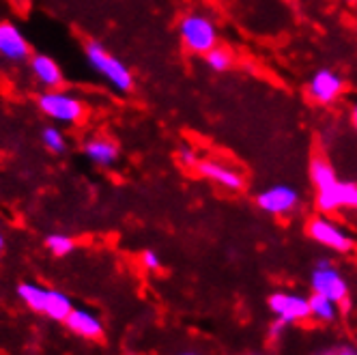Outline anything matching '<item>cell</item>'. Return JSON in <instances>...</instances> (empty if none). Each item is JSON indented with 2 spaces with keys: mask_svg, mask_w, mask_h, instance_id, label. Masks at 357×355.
Segmentation results:
<instances>
[{
  "mask_svg": "<svg viewBox=\"0 0 357 355\" xmlns=\"http://www.w3.org/2000/svg\"><path fill=\"white\" fill-rule=\"evenodd\" d=\"M84 56H86V63L91 65V69L97 75H101L114 91L130 93L134 89V73L121 59H116L104 43L89 41L84 47Z\"/></svg>",
  "mask_w": 357,
  "mask_h": 355,
  "instance_id": "obj_1",
  "label": "cell"
},
{
  "mask_svg": "<svg viewBox=\"0 0 357 355\" xmlns=\"http://www.w3.org/2000/svg\"><path fill=\"white\" fill-rule=\"evenodd\" d=\"M17 297L26 303L31 310L59 323H63L67 315L73 310V301L69 295L56 289H45L37 282H22L17 287Z\"/></svg>",
  "mask_w": 357,
  "mask_h": 355,
  "instance_id": "obj_2",
  "label": "cell"
},
{
  "mask_svg": "<svg viewBox=\"0 0 357 355\" xmlns=\"http://www.w3.org/2000/svg\"><path fill=\"white\" fill-rule=\"evenodd\" d=\"M37 106L45 119H50L56 125H75L84 119L86 112L84 101L78 95L63 89L43 91L37 99Z\"/></svg>",
  "mask_w": 357,
  "mask_h": 355,
  "instance_id": "obj_3",
  "label": "cell"
},
{
  "mask_svg": "<svg viewBox=\"0 0 357 355\" xmlns=\"http://www.w3.org/2000/svg\"><path fill=\"white\" fill-rule=\"evenodd\" d=\"M178 37L188 52L205 56L218 45V27L209 15L192 11L178 22Z\"/></svg>",
  "mask_w": 357,
  "mask_h": 355,
  "instance_id": "obj_4",
  "label": "cell"
},
{
  "mask_svg": "<svg viewBox=\"0 0 357 355\" xmlns=\"http://www.w3.org/2000/svg\"><path fill=\"white\" fill-rule=\"evenodd\" d=\"M310 289L312 293H321L334 299L338 306H349V282L342 271L329 259H319L310 273Z\"/></svg>",
  "mask_w": 357,
  "mask_h": 355,
  "instance_id": "obj_5",
  "label": "cell"
},
{
  "mask_svg": "<svg viewBox=\"0 0 357 355\" xmlns=\"http://www.w3.org/2000/svg\"><path fill=\"white\" fill-rule=\"evenodd\" d=\"M305 233H308V237L312 241H317L319 246L334 250V252H338V255H349L355 246L353 237L344 231V228L340 224H336L334 220L325 218V216L312 218L308 222V226H305Z\"/></svg>",
  "mask_w": 357,
  "mask_h": 355,
  "instance_id": "obj_6",
  "label": "cell"
},
{
  "mask_svg": "<svg viewBox=\"0 0 357 355\" xmlns=\"http://www.w3.org/2000/svg\"><path fill=\"white\" fill-rule=\"evenodd\" d=\"M267 306H269V312L284 325H295V323L310 319L308 297H303L299 293H289V291L271 293L267 297Z\"/></svg>",
  "mask_w": 357,
  "mask_h": 355,
  "instance_id": "obj_7",
  "label": "cell"
},
{
  "mask_svg": "<svg viewBox=\"0 0 357 355\" xmlns=\"http://www.w3.org/2000/svg\"><path fill=\"white\" fill-rule=\"evenodd\" d=\"M301 202L299 192L289 183H278L257 194V207L269 216H289Z\"/></svg>",
  "mask_w": 357,
  "mask_h": 355,
  "instance_id": "obj_8",
  "label": "cell"
},
{
  "mask_svg": "<svg viewBox=\"0 0 357 355\" xmlns=\"http://www.w3.org/2000/svg\"><path fill=\"white\" fill-rule=\"evenodd\" d=\"M317 207L321 213H336L338 209H357V183L338 179L331 188L319 190Z\"/></svg>",
  "mask_w": 357,
  "mask_h": 355,
  "instance_id": "obj_9",
  "label": "cell"
},
{
  "mask_svg": "<svg viewBox=\"0 0 357 355\" xmlns=\"http://www.w3.org/2000/svg\"><path fill=\"white\" fill-rule=\"evenodd\" d=\"M33 54L29 39L13 22H0V59L7 63H24Z\"/></svg>",
  "mask_w": 357,
  "mask_h": 355,
  "instance_id": "obj_10",
  "label": "cell"
},
{
  "mask_svg": "<svg viewBox=\"0 0 357 355\" xmlns=\"http://www.w3.org/2000/svg\"><path fill=\"white\" fill-rule=\"evenodd\" d=\"M344 91V80L342 75H338L336 71L331 69H321L317 71L310 82H308V95L317 104H334V101L342 95Z\"/></svg>",
  "mask_w": 357,
  "mask_h": 355,
  "instance_id": "obj_11",
  "label": "cell"
},
{
  "mask_svg": "<svg viewBox=\"0 0 357 355\" xmlns=\"http://www.w3.org/2000/svg\"><path fill=\"white\" fill-rule=\"evenodd\" d=\"M29 69H31L33 80L45 91L61 89L65 82V73H63L61 65L47 54H31Z\"/></svg>",
  "mask_w": 357,
  "mask_h": 355,
  "instance_id": "obj_12",
  "label": "cell"
},
{
  "mask_svg": "<svg viewBox=\"0 0 357 355\" xmlns=\"http://www.w3.org/2000/svg\"><path fill=\"white\" fill-rule=\"evenodd\" d=\"M198 172L205 176V179L226 188V190H233V192H239L243 190V176L237 168L228 166V164H222L218 160H200L196 164Z\"/></svg>",
  "mask_w": 357,
  "mask_h": 355,
  "instance_id": "obj_13",
  "label": "cell"
},
{
  "mask_svg": "<svg viewBox=\"0 0 357 355\" xmlns=\"http://www.w3.org/2000/svg\"><path fill=\"white\" fill-rule=\"evenodd\" d=\"M82 153L91 164H95L99 168H112L121 158V149H119L116 140H112L108 136H93L84 142Z\"/></svg>",
  "mask_w": 357,
  "mask_h": 355,
  "instance_id": "obj_14",
  "label": "cell"
},
{
  "mask_svg": "<svg viewBox=\"0 0 357 355\" xmlns=\"http://www.w3.org/2000/svg\"><path fill=\"white\" fill-rule=\"evenodd\" d=\"M63 323L69 332L86 340H99L104 336V323H101V319L95 312L84 310V308H73Z\"/></svg>",
  "mask_w": 357,
  "mask_h": 355,
  "instance_id": "obj_15",
  "label": "cell"
},
{
  "mask_svg": "<svg viewBox=\"0 0 357 355\" xmlns=\"http://www.w3.org/2000/svg\"><path fill=\"white\" fill-rule=\"evenodd\" d=\"M308 303H310V319H314L317 323H323V325H329L334 323L340 315V306L321 293H312L308 297Z\"/></svg>",
  "mask_w": 357,
  "mask_h": 355,
  "instance_id": "obj_16",
  "label": "cell"
},
{
  "mask_svg": "<svg viewBox=\"0 0 357 355\" xmlns=\"http://www.w3.org/2000/svg\"><path fill=\"white\" fill-rule=\"evenodd\" d=\"M310 181L314 183V188L319 192V190H327L334 186L338 181V174H336L334 166H331L325 158L317 156L310 162Z\"/></svg>",
  "mask_w": 357,
  "mask_h": 355,
  "instance_id": "obj_17",
  "label": "cell"
},
{
  "mask_svg": "<svg viewBox=\"0 0 357 355\" xmlns=\"http://www.w3.org/2000/svg\"><path fill=\"white\" fill-rule=\"evenodd\" d=\"M41 142L50 153H65L67 149V138L56 123H50L41 130Z\"/></svg>",
  "mask_w": 357,
  "mask_h": 355,
  "instance_id": "obj_18",
  "label": "cell"
},
{
  "mask_svg": "<svg viewBox=\"0 0 357 355\" xmlns=\"http://www.w3.org/2000/svg\"><path fill=\"white\" fill-rule=\"evenodd\" d=\"M205 63H207V67L211 71L224 73L233 65V52H231V50H226V47L215 45L213 50H209V52L205 54Z\"/></svg>",
  "mask_w": 357,
  "mask_h": 355,
  "instance_id": "obj_19",
  "label": "cell"
},
{
  "mask_svg": "<svg viewBox=\"0 0 357 355\" xmlns=\"http://www.w3.org/2000/svg\"><path fill=\"white\" fill-rule=\"evenodd\" d=\"M45 248L50 255H54V257H67L71 255V252L75 250V241L65 235V233H52V235H47L45 237Z\"/></svg>",
  "mask_w": 357,
  "mask_h": 355,
  "instance_id": "obj_20",
  "label": "cell"
},
{
  "mask_svg": "<svg viewBox=\"0 0 357 355\" xmlns=\"http://www.w3.org/2000/svg\"><path fill=\"white\" fill-rule=\"evenodd\" d=\"M176 156H178V162H181L183 166H188V168H196V164L200 162V160H198V153H196V151H194L192 146H188V144L178 146Z\"/></svg>",
  "mask_w": 357,
  "mask_h": 355,
  "instance_id": "obj_21",
  "label": "cell"
},
{
  "mask_svg": "<svg viewBox=\"0 0 357 355\" xmlns=\"http://www.w3.org/2000/svg\"><path fill=\"white\" fill-rule=\"evenodd\" d=\"M140 263L149 271H158L162 267V259H160V255H158L155 250H144L142 255H140Z\"/></svg>",
  "mask_w": 357,
  "mask_h": 355,
  "instance_id": "obj_22",
  "label": "cell"
},
{
  "mask_svg": "<svg viewBox=\"0 0 357 355\" xmlns=\"http://www.w3.org/2000/svg\"><path fill=\"white\" fill-rule=\"evenodd\" d=\"M284 332H287V325L282 323V321H273L271 325H269V329H267V336L271 338V340H280L284 336Z\"/></svg>",
  "mask_w": 357,
  "mask_h": 355,
  "instance_id": "obj_23",
  "label": "cell"
},
{
  "mask_svg": "<svg viewBox=\"0 0 357 355\" xmlns=\"http://www.w3.org/2000/svg\"><path fill=\"white\" fill-rule=\"evenodd\" d=\"M351 123H353V128L357 130V101H355L353 108H351Z\"/></svg>",
  "mask_w": 357,
  "mask_h": 355,
  "instance_id": "obj_24",
  "label": "cell"
},
{
  "mask_svg": "<svg viewBox=\"0 0 357 355\" xmlns=\"http://www.w3.org/2000/svg\"><path fill=\"white\" fill-rule=\"evenodd\" d=\"M3 250H5V235L0 233V255H3Z\"/></svg>",
  "mask_w": 357,
  "mask_h": 355,
  "instance_id": "obj_25",
  "label": "cell"
},
{
  "mask_svg": "<svg viewBox=\"0 0 357 355\" xmlns=\"http://www.w3.org/2000/svg\"><path fill=\"white\" fill-rule=\"evenodd\" d=\"M176 355H200V353H196V351H183V353H176Z\"/></svg>",
  "mask_w": 357,
  "mask_h": 355,
  "instance_id": "obj_26",
  "label": "cell"
},
{
  "mask_svg": "<svg viewBox=\"0 0 357 355\" xmlns=\"http://www.w3.org/2000/svg\"><path fill=\"white\" fill-rule=\"evenodd\" d=\"M347 3H357V0H347Z\"/></svg>",
  "mask_w": 357,
  "mask_h": 355,
  "instance_id": "obj_27",
  "label": "cell"
},
{
  "mask_svg": "<svg viewBox=\"0 0 357 355\" xmlns=\"http://www.w3.org/2000/svg\"><path fill=\"white\" fill-rule=\"evenodd\" d=\"M252 355H259V353H252Z\"/></svg>",
  "mask_w": 357,
  "mask_h": 355,
  "instance_id": "obj_28",
  "label": "cell"
}]
</instances>
